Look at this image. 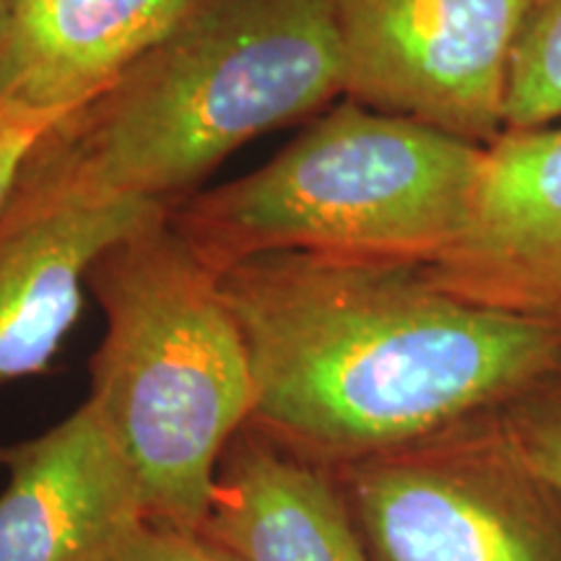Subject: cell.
Returning <instances> with one entry per match:
<instances>
[{"mask_svg":"<svg viewBox=\"0 0 561 561\" xmlns=\"http://www.w3.org/2000/svg\"><path fill=\"white\" fill-rule=\"evenodd\" d=\"M489 421L533 473L561 491V367L489 413Z\"/></svg>","mask_w":561,"mask_h":561,"instance_id":"obj_13","label":"cell"},{"mask_svg":"<svg viewBox=\"0 0 561 561\" xmlns=\"http://www.w3.org/2000/svg\"><path fill=\"white\" fill-rule=\"evenodd\" d=\"M104 312L87 403L128 462L146 520L201 530L255 380L242 333L170 214L130 231L89 273Z\"/></svg>","mask_w":561,"mask_h":561,"instance_id":"obj_3","label":"cell"},{"mask_svg":"<svg viewBox=\"0 0 561 561\" xmlns=\"http://www.w3.org/2000/svg\"><path fill=\"white\" fill-rule=\"evenodd\" d=\"M11 3L13 0H0V60H3V53H5V39H9Z\"/></svg>","mask_w":561,"mask_h":561,"instance_id":"obj_16","label":"cell"},{"mask_svg":"<svg viewBox=\"0 0 561 561\" xmlns=\"http://www.w3.org/2000/svg\"><path fill=\"white\" fill-rule=\"evenodd\" d=\"M170 203L81 198L24 167L0 210V385L42 375L79 320L89 273Z\"/></svg>","mask_w":561,"mask_h":561,"instance_id":"obj_7","label":"cell"},{"mask_svg":"<svg viewBox=\"0 0 561 561\" xmlns=\"http://www.w3.org/2000/svg\"><path fill=\"white\" fill-rule=\"evenodd\" d=\"M328 473L371 561H561V491L489 416Z\"/></svg>","mask_w":561,"mask_h":561,"instance_id":"obj_5","label":"cell"},{"mask_svg":"<svg viewBox=\"0 0 561 561\" xmlns=\"http://www.w3.org/2000/svg\"><path fill=\"white\" fill-rule=\"evenodd\" d=\"M96 561H237L201 530L140 520Z\"/></svg>","mask_w":561,"mask_h":561,"instance_id":"obj_14","label":"cell"},{"mask_svg":"<svg viewBox=\"0 0 561 561\" xmlns=\"http://www.w3.org/2000/svg\"><path fill=\"white\" fill-rule=\"evenodd\" d=\"M561 123V0H530L507 91V128Z\"/></svg>","mask_w":561,"mask_h":561,"instance_id":"obj_12","label":"cell"},{"mask_svg":"<svg viewBox=\"0 0 561 561\" xmlns=\"http://www.w3.org/2000/svg\"><path fill=\"white\" fill-rule=\"evenodd\" d=\"M0 561H96L144 520L128 462L83 401L39 437L0 447Z\"/></svg>","mask_w":561,"mask_h":561,"instance_id":"obj_9","label":"cell"},{"mask_svg":"<svg viewBox=\"0 0 561 561\" xmlns=\"http://www.w3.org/2000/svg\"><path fill=\"white\" fill-rule=\"evenodd\" d=\"M426 273L476 305L561 325V125L486 146L471 224Z\"/></svg>","mask_w":561,"mask_h":561,"instance_id":"obj_8","label":"cell"},{"mask_svg":"<svg viewBox=\"0 0 561 561\" xmlns=\"http://www.w3.org/2000/svg\"><path fill=\"white\" fill-rule=\"evenodd\" d=\"M201 0H13L0 96L70 110L94 100Z\"/></svg>","mask_w":561,"mask_h":561,"instance_id":"obj_11","label":"cell"},{"mask_svg":"<svg viewBox=\"0 0 561 561\" xmlns=\"http://www.w3.org/2000/svg\"><path fill=\"white\" fill-rule=\"evenodd\" d=\"M530 0H335L343 96L486 149Z\"/></svg>","mask_w":561,"mask_h":561,"instance_id":"obj_6","label":"cell"},{"mask_svg":"<svg viewBox=\"0 0 561 561\" xmlns=\"http://www.w3.org/2000/svg\"><path fill=\"white\" fill-rule=\"evenodd\" d=\"M201 533L237 561H371L325 468L244 426Z\"/></svg>","mask_w":561,"mask_h":561,"instance_id":"obj_10","label":"cell"},{"mask_svg":"<svg viewBox=\"0 0 561 561\" xmlns=\"http://www.w3.org/2000/svg\"><path fill=\"white\" fill-rule=\"evenodd\" d=\"M486 149L343 96L286 149L178 201L170 224L216 273L265 252L434 265L471 224Z\"/></svg>","mask_w":561,"mask_h":561,"instance_id":"obj_4","label":"cell"},{"mask_svg":"<svg viewBox=\"0 0 561 561\" xmlns=\"http://www.w3.org/2000/svg\"><path fill=\"white\" fill-rule=\"evenodd\" d=\"M66 115L70 110L37 107L16 96H0V210L9 203L34 149Z\"/></svg>","mask_w":561,"mask_h":561,"instance_id":"obj_15","label":"cell"},{"mask_svg":"<svg viewBox=\"0 0 561 561\" xmlns=\"http://www.w3.org/2000/svg\"><path fill=\"white\" fill-rule=\"evenodd\" d=\"M252 430L331 468L489 416L561 367V325L476 305L426 265L265 252L219 271Z\"/></svg>","mask_w":561,"mask_h":561,"instance_id":"obj_1","label":"cell"},{"mask_svg":"<svg viewBox=\"0 0 561 561\" xmlns=\"http://www.w3.org/2000/svg\"><path fill=\"white\" fill-rule=\"evenodd\" d=\"M343 100L335 0H201L26 170L94 201L174 206L229 153Z\"/></svg>","mask_w":561,"mask_h":561,"instance_id":"obj_2","label":"cell"}]
</instances>
